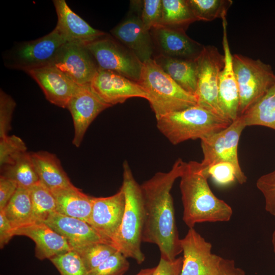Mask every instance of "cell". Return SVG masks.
Returning <instances> with one entry per match:
<instances>
[{
	"instance_id": "obj_9",
	"label": "cell",
	"mask_w": 275,
	"mask_h": 275,
	"mask_svg": "<svg viewBox=\"0 0 275 275\" xmlns=\"http://www.w3.org/2000/svg\"><path fill=\"white\" fill-rule=\"evenodd\" d=\"M99 68L119 73L139 82L143 63L128 48L106 34L85 44Z\"/></svg>"
},
{
	"instance_id": "obj_33",
	"label": "cell",
	"mask_w": 275,
	"mask_h": 275,
	"mask_svg": "<svg viewBox=\"0 0 275 275\" xmlns=\"http://www.w3.org/2000/svg\"><path fill=\"white\" fill-rule=\"evenodd\" d=\"M61 275H89L80 257L71 250L50 258Z\"/></svg>"
},
{
	"instance_id": "obj_34",
	"label": "cell",
	"mask_w": 275,
	"mask_h": 275,
	"mask_svg": "<svg viewBox=\"0 0 275 275\" xmlns=\"http://www.w3.org/2000/svg\"><path fill=\"white\" fill-rule=\"evenodd\" d=\"M24 142L15 135H7L0 140V167L13 162L26 152Z\"/></svg>"
},
{
	"instance_id": "obj_45",
	"label": "cell",
	"mask_w": 275,
	"mask_h": 275,
	"mask_svg": "<svg viewBox=\"0 0 275 275\" xmlns=\"http://www.w3.org/2000/svg\"><path fill=\"white\" fill-rule=\"evenodd\" d=\"M271 242H272L273 250L274 253H275V230H274L272 234Z\"/></svg>"
},
{
	"instance_id": "obj_22",
	"label": "cell",
	"mask_w": 275,
	"mask_h": 275,
	"mask_svg": "<svg viewBox=\"0 0 275 275\" xmlns=\"http://www.w3.org/2000/svg\"><path fill=\"white\" fill-rule=\"evenodd\" d=\"M53 3L58 16L56 28L67 42L86 44L107 34L90 25L69 7L65 0H54Z\"/></svg>"
},
{
	"instance_id": "obj_7",
	"label": "cell",
	"mask_w": 275,
	"mask_h": 275,
	"mask_svg": "<svg viewBox=\"0 0 275 275\" xmlns=\"http://www.w3.org/2000/svg\"><path fill=\"white\" fill-rule=\"evenodd\" d=\"M245 127L242 117L239 116L225 129L201 139L203 158L200 164L207 174L211 166L228 162L236 169V181L241 184L246 182L247 177L240 166L237 152L240 136Z\"/></svg>"
},
{
	"instance_id": "obj_21",
	"label": "cell",
	"mask_w": 275,
	"mask_h": 275,
	"mask_svg": "<svg viewBox=\"0 0 275 275\" xmlns=\"http://www.w3.org/2000/svg\"><path fill=\"white\" fill-rule=\"evenodd\" d=\"M44 223L65 238L71 249L95 242L111 243L103 238L89 223L77 218L54 212Z\"/></svg>"
},
{
	"instance_id": "obj_15",
	"label": "cell",
	"mask_w": 275,
	"mask_h": 275,
	"mask_svg": "<svg viewBox=\"0 0 275 275\" xmlns=\"http://www.w3.org/2000/svg\"><path fill=\"white\" fill-rule=\"evenodd\" d=\"M111 106L94 92L90 84L78 86L67 107L73 119L74 135L72 144L75 147L80 146L93 120L103 111Z\"/></svg>"
},
{
	"instance_id": "obj_37",
	"label": "cell",
	"mask_w": 275,
	"mask_h": 275,
	"mask_svg": "<svg viewBox=\"0 0 275 275\" xmlns=\"http://www.w3.org/2000/svg\"><path fill=\"white\" fill-rule=\"evenodd\" d=\"M256 186L264 198L266 211L275 216V170L261 176Z\"/></svg>"
},
{
	"instance_id": "obj_28",
	"label": "cell",
	"mask_w": 275,
	"mask_h": 275,
	"mask_svg": "<svg viewBox=\"0 0 275 275\" xmlns=\"http://www.w3.org/2000/svg\"><path fill=\"white\" fill-rule=\"evenodd\" d=\"M196 20L187 0H162L161 17L159 25L186 31Z\"/></svg>"
},
{
	"instance_id": "obj_24",
	"label": "cell",
	"mask_w": 275,
	"mask_h": 275,
	"mask_svg": "<svg viewBox=\"0 0 275 275\" xmlns=\"http://www.w3.org/2000/svg\"><path fill=\"white\" fill-rule=\"evenodd\" d=\"M52 193L57 202V212L89 223L93 197L85 194L73 185Z\"/></svg>"
},
{
	"instance_id": "obj_6",
	"label": "cell",
	"mask_w": 275,
	"mask_h": 275,
	"mask_svg": "<svg viewBox=\"0 0 275 275\" xmlns=\"http://www.w3.org/2000/svg\"><path fill=\"white\" fill-rule=\"evenodd\" d=\"M233 65L239 93V116L266 92L275 81V74L269 64L240 54L233 55Z\"/></svg>"
},
{
	"instance_id": "obj_40",
	"label": "cell",
	"mask_w": 275,
	"mask_h": 275,
	"mask_svg": "<svg viewBox=\"0 0 275 275\" xmlns=\"http://www.w3.org/2000/svg\"><path fill=\"white\" fill-rule=\"evenodd\" d=\"M183 258H176L173 260H168L160 257L152 275H181Z\"/></svg>"
},
{
	"instance_id": "obj_1",
	"label": "cell",
	"mask_w": 275,
	"mask_h": 275,
	"mask_svg": "<svg viewBox=\"0 0 275 275\" xmlns=\"http://www.w3.org/2000/svg\"><path fill=\"white\" fill-rule=\"evenodd\" d=\"M186 162L178 158L167 172H158L141 185L144 224L142 241L156 244L160 257L173 260L182 253L171 190Z\"/></svg>"
},
{
	"instance_id": "obj_27",
	"label": "cell",
	"mask_w": 275,
	"mask_h": 275,
	"mask_svg": "<svg viewBox=\"0 0 275 275\" xmlns=\"http://www.w3.org/2000/svg\"><path fill=\"white\" fill-rule=\"evenodd\" d=\"M14 230L34 223L30 189L18 187L2 210Z\"/></svg>"
},
{
	"instance_id": "obj_30",
	"label": "cell",
	"mask_w": 275,
	"mask_h": 275,
	"mask_svg": "<svg viewBox=\"0 0 275 275\" xmlns=\"http://www.w3.org/2000/svg\"><path fill=\"white\" fill-rule=\"evenodd\" d=\"M34 223H42L57 211V202L52 193L40 181L30 189Z\"/></svg>"
},
{
	"instance_id": "obj_36",
	"label": "cell",
	"mask_w": 275,
	"mask_h": 275,
	"mask_svg": "<svg viewBox=\"0 0 275 275\" xmlns=\"http://www.w3.org/2000/svg\"><path fill=\"white\" fill-rule=\"evenodd\" d=\"M162 13V0L142 1L140 18L144 29L150 31L159 25Z\"/></svg>"
},
{
	"instance_id": "obj_17",
	"label": "cell",
	"mask_w": 275,
	"mask_h": 275,
	"mask_svg": "<svg viewBox=\"0 0 275 275\" xmlns=\"http://www.w3.org/2000/svg\"><path fill=\"white\" fill-rule=\"evenodd\" d=\"M155 54L172 58L195 60L204 45L189 37L184 30L158 25L150 31Z\"/></svg>"
},
{
	"instance_id": "obj_19",
	"label": "cell",
	"mask_w": 275,
	"mask_h": 275,
	"mask_svg": "<svg viewBox=\"0 0 275 275\" xmlns=\"http://www.w3.org/2000/svg\"><path fill=\"white\" fill-rule=\"evenodd\" d=\"M25 72L37 82L50 103L67 108L78 85L53 65L30 69Z\"/></svg>"
},
{
	"instance_id": "obj_42",
	"label": "cell",
	"mask_w": 275,
	"mask_h": 275,
	"mask_svg": "<svg viewBox=\"0 0 275 275\" xmlns=\"http://www.w3.org/2000/svg\"><path fill=\"white\" fill-rule=\"evenodd\" d=\"M14 235V229L6 217L4 212L0 210V248L3 249Z\"/></svg>"
},
{
	"instance_id": "obj_29",
	"label": "cell",
	"mask_w": 275,
	"mask_h": 275,
	"mask_svg": "<svg viewBox=\"0 0 275 275\" xmlns=\"http://www.w3.org/2000/svg\"><path fill=\"white\" fill-rule=\"evenodd\" d=\"M1 175L15 181L18 187L30 189L40 181L31 153L26 152L11 163L1 168Z\"/></svg>"
},
{
	"instance_id": "obj_23",
	"label": "cell",
	"mask_w": 275,
	"mask_h": 275,
	"mask_svg": "<svg viewBox=\"0 0 275 275\" xmlns=\"http://www.w3.org/2000/svg\"><path fill=\"white\" fill-rule=\"evenodd\" d=\"M31 155L40 181L51 192L73 185L56 155L43 151Z\"/></svg>"
},
{
	"instance_id": "obj_8",
	"label": "cell",
	"mask_w": 275,
	"mask_h": 275,
	"mask_svg": "<svg viewBox=\"0 0 275 275\" xmlns=\"http://www.w3.org/2000/svg\"><path fill=\"white\" fill-rule=\"evenodd\" d=\"M66 38L55 28L50 33L36 40L19 43L6 57V65L26 71L52 65Z\"/></svg>"
},
{
	"instance_id": "obj_44",
	"label": "cell",
	"mask_w": 275,
	"mask_h": 275,
	"mask_svg": "<svg viewBox=\"0 0 275 275\" xmlns=\"http://www.w3.org/2000/svg\"><path fill=\"white\" fill-rule=\"evenodd\" d=\"M155 268V267L153 268L143 269L136 275H152Z\"/></svg>"
},
{
	"instance_id": "obj_11",
	"label": "cell",
	"mask_w": 275,
	"mask_h": 275,
	"mask_svg": "<svg viewBox=\"0 0 275 275\" xmlns=\"http://www.w3.org/2000/svg\"><path fill=\"white\" fill-rule=\"evenodd\" d=\"M183 254L181 275H218L222 257L212 253V245L194 228L181 239Z\"/></svg>"
},
{
	"instance_id": "obj_41",
	"label": "cell",
	"mask_w": 275,
	"mask_h": 275,
	"mask_svg": "<svg viewBox=\"0 0 275 275\" xmlns=\"http://www.w3.org/2000/svg\"><path fill=\"white\" fill-rule=\"evenodd\" d=\"M18 185L13 180L0 176V210H3L15 193Z\"/></svg>"
},
{
	"instance_id": "obj_26",
	"label": "cell",
	"mask_w": 275,
	"mask_h": 275,
	"mask_svg": "<svg viewBox=\"0 0 275 275\" xmlns=\"http://www.w3.org/2000/svg\"><path fill=\"white\" fill-rule=\"evenodd\" d=\"M245 126H262L275 130V81L242 115Z\"/></svg>"
},
{
	"instance_id": "obj_2",
	"label": "cell",
	"mask_w": 275,
	"mask_h": 275,
	"mask_svg": "<svg viewBox=\"0 0 275 275\" xmlns=\"http://www.w3.org/2000/svg\"><path fill=\"white\" fill-rule=\"evenodd\" d=\"M180 178L182 218L189 229L197 223L224 222L231 219L232 208L212 193L207 182L209 177L200 162H186Z\"/></svg>"
},
{
	"instance_id": "obj_31",
	"label": "cell",
	"mask_w": 275,
	"mask_h": 275,
	"mask_svg": "<svg viewBox=\"0 0 275 275\" xmlns=\"http://www.w3.org/2000/svg\"><path fill=\"white\" fill-rule=\"evenodd\" d=\"M196 21H210L227 17L231 0H187Z\"/></svg>"
},
{
	"instance_id": "obj_38",
	"label": "cell",
	"mask_w": 275,
	"mask_h": 275,
	"mask_svg": "<svg viewBox=\"0 0 275 275\" xmlns=\"http://www.w3.org/2000/svg\"><path fill=\"white\" fill-rule=\"evenodd\" d=\"M208 177L219 186H227L237 179V173L234 166L230 162H217L207 170Z\"/></svg>"
},
{
	"instance_id": "obj_16",
	"label": "cell",
	"mask_w": 275,
	"mask_h": 275,
	"mask_svg": "<svg viewBox=\"0 0 275 275\" xmlns=\"http://www.w3.org/2000/svg\"><path fill=\"white\" fill-rule=\"evenodd\" d=\"M125 205V194L121 187L111 196L93 197L89 224L112 244L121 226Z\"/></svg>"
},
{
	"instance_id": "obj_3",
	"label": "cell",
	"mask_w": 275,
	"mask_h": 275,
	"mask_svg": "<svg viewBox=\"0 0 275 275\" xmlns=\"http://www.w3.org/2000/svg\"><path fill=\"white\" fill-rule=\"evenodd\" d=\"M121 188L126 197V205L120 228L112 240L113 245L125 257L142 264L145 256L141 250L144 211L141 186L135 180L126 161L123 164Z\"/></svg>"
},
{
	"instance_id": "obj_20",
	"label": "cell",
	"mask_w": 275,
	"mask_h": 275,
	"mask_svg": "<svg viewBox=\"0 0 275 275\" xmlns=\"http://www.w3.org/2000/svg\"><path fill=\"white\" fill-rule=\"evenodd\" d=\"M14 235L25 236L35 243V256L43 260L71 250L67 240L44 222L14 230Z\"/></svg>"
},
{
	"instance_id": "obj_13",
	"label": "cell",
	"mask_w": 275,
	"mask_h": 275,
	"mask_svg": "<svg viewBox=\"0 0 275 275\" xmlns=\"http://www.w3.org/2000/svg\"><path fill=\"white\" fill-rule=\"evenodd\" d=\"M78 86L90 84L98 66L84 43L67 42L52 64Z\"/></svg>"
},
{
	"instance_id": "obj_39",
	"label": "cell",
	"mask_w": 275,
	"mask_h": 275,
	"mask_svg": "<svg viewBox=\"0 0 275 275\" xmlns=\"http://www.w3.org/2000/svg\"><path fill=\"white\" fill-rule=\"evenodd\" d=\"M16 103L14 100L2 89L0 92V139L7 135L11 130L12 116Z\"/></svg>"
},
{
	"instance_id": "obj_4",
	"label": "cell",
	"mask_w": 275,
	"mask_h": 275,
	"mask_svg": "<svg viewBox=\"0 0 275 275\" xmlns=\"http://www.w3.org/2000/svg\"><path fill=\"white\" fill-rule=\"evenodd\" d=\"M138 83L148 94L156 120L197 104L196 96L177 84L153 59L143 63Z\"/></svg>"
},
{
	"instance_id": "obj_32",
	"label": "cell",
	"mask_w": 275,
	"mask_h": 275,
	"mask_svg": "<svg viewBox=\"0 0 275 275\" xmlns=\"http://www.w3.org/2000/svg\"><path fill=\"white\" fill-rule=\"evenodd\" d=\"M72 250L78 254L89 272L118 251L112 244L106 242L90 243Z\"/></svg>"
},
{
	"instance_id": "obj_35",
	"label": "cell",
	"mask_w": 275,
	"mask_h": 275,
	"mask_svg": "<svg viewBox=\"0 0 275 275\" xmlns=\"http://www.w3.org/2000/svg\"><path fill=\"white\" fill-rule=\"evenodd\" d=\"M129 267V263L120 252L117 251L105 261L89 272V275H123Z\"/></svg>"
},
{
	"instance_id": "obj_10",
	"label": "cell",
	"mask_w": 275,
	"mask_h": 275,
	"mask_svg": "<svg viewBox=\"0 0 275 275\" xmlns=\"http://www.w3.org/2000/svg\"><path fill=\"white\" fill-rule=\"evenodd\" d=\"M196 60L197 87L195 96L197 104L227 119L221 109L218 97L219 74L224 65V54L214 46H204Z\"/></svg>"
},
{
	"instance_id": "obj_14",
	"label": "cell",
	"mask_w": 275,
	"mask_h": 275,
	"mask_svg": "<svg viewBox=\"0 0 275 275\" xmlns=\"http://www.w3.org/2000/svg\"><path fill=\"white\" fill-rule=\"evenodd\" d=\"M90 86L101 100L111 106L132 97L148 99V94L138 82L116 72L99 68Z\"/></svg>"
},
{
	"instance_id": "obj_12",
	"label": "cell",
	"mask_w": 275,
	"mask_h": 275,
	"mask_svg": "<svg viewBox=\"0 0 275 275\" xmlns=\"http://www.w3.org/2000/svg\"><path fill=\"white\" fill-rule=\"evenodd\" d=\"M131 4L126 17L111 32L143 63L153 59L154 48L150 33L144 29L141 20L142 1H133Z\"/></svg>"
},
{
	"instance_id": "obj_18",
	"label": "cell",
	"mask_w": 275,
	"mask_h": 275,
	"mask_svg": "<svg viewBox=\"0 0 275 275\" xmlns=\"http://www.w3.org/2000/svg\"><path fill=\"white\" fill-rule=\"evenodd\" d=\"M222 20L224 65L219 77L218 102L225 117L232 122L238 117L239 93L233 69V55L231 52L228 39L226 17Z\"/></svg>"
},
{
	"instance_id": "obj_43",
	"label": "cell",
	"mask_w": 275,
	"mask_h": 275,
	"mask_svg": "<svg viewBox=\"0 0 275 275\" xmlns=\"http://www.w3.org/2000/svg\"><path fill=\"white\" fill-rule=\"evenodd\" d=\"M218 275H245V272L235 266L233 260L222 258Z\"/></svg>"
},
{
	"instance_id": "obj_25",
	"label": "cell",
	"mask_w": 275,
	"mask_h": 275,
	"mask_svg": "<svg viewBox=\"0 0 275 275\" xmlns=\"http://www.w3.org/2000/svg\"><path fill=\"white\" fill-rule=\"evenodd\" d=\"M153 59L181 87L195 95L197 87V59L184 60L159 54L154 55Z\"/></svg>"
},
{
	"instance_id": "obj_5",
	"label": "cell",
	"mask_w": 275,
	"mask_h": 275,
	"mask_svg": "<svg viewBox=\"0 0 275 275\" xmlns=\"http://www.w3.org/2000/svg\"><path fill=\"white\" fill-rule=\"evenodd\" d=\"M156 121L158 129L175 145L189 140H201L232 123L198 104L168 114Z\"/></svg>"
}]
</instances>
